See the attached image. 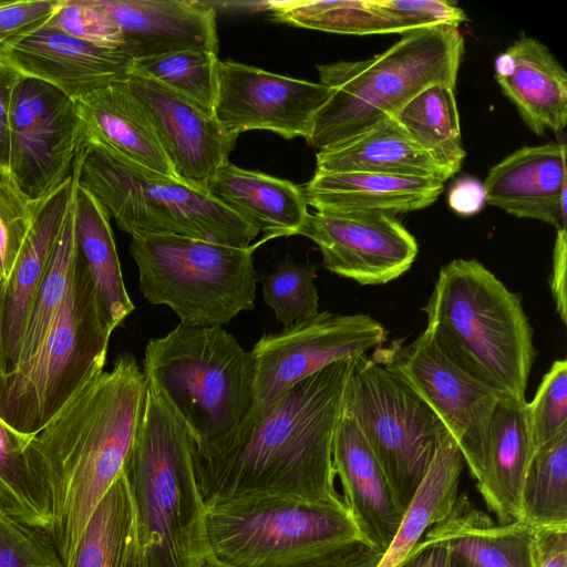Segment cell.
<instances>
[{
    "label": "cell",
    "instance_id": "obj_47",
    "mask_svg": "<svg viewBox=\"0 0 567 567\" xmlns=\"http://www.w3.org/2000/svg\"><path fill=\"white\" fill-rule=\"evenodd\" d=\"M382 551L365 542H355L323 559L296 567H375ZM202 567H235L210 557Z\"/></svg>",
    "mask_w": 567,
    "mask_h": 567
},
{
    "label": "cell",
    "instance_id": "obj_25",
    "mask_svg": "<svg viewBox=\"0 0 567 567\" xmlns=\"http://www.w3.org/2000/svg\"><path fill=\"white\" fill-rule=\"evenodd\" d=\"M86 140L152 174L179 181L152 118L126 80L75 100Z\"/></svg>",
    "mask_w": 567,
    "mask_h": 567
},
{
    "label": "cell",
    "instance_id": "obj_17",
    "mask_svg": "<svg viewBox=\"0 0 567 567\" xmlns=\"http://www.w3.org/2000/svg\"><path fill=\"white\" fill-rule=\"evenodd\" d=\"M126 82L147 110L176 177L207 194V183L228 162L237 136L214 115L148 78L130 73Z\"/></svg>",
    "mask_w": 567,
    "mask_h": 567
},
{
    "label": "cell",
    "instance_id": "obj_12",
    "mask_svg": "<svg viewBox=\"0 0 567 567\" xmlns=\"http://www.w3.org/2000/svg\"><path fill=\"white\" fill-rule=\"evenodd\" d=\"M75 101L53 85L21 76L9 109L8 169L20 189L37 202L73 175L85 144Z\"/></svg>",
    "mask_w": 567,
    "mask_h": 567
},
{
    "label": "cell",
    "instance_id": "obj_52",
    "mask_svg": "<svg viewBox=\"0 0 567 567\" xmlns=\"http://www.w3.org/2000/svg\"><path fill=\"white\" fill-rule=\"evenodd\" d=\"M121 567H150L135 533Z\"/></svg>",
    "mask_w": 567,
    "mask_h": 567
},
{
    "label": "cell",
    "instance_id": "obj_23",
    "mask_svg": "<svg viewBox=\"0 0 567 567\" xmlns=\"http://www.w3.org/2000/svg\"><path fill=\"white\" fill-rule=\"evenodd\" d=\"M332 460L342 486V501L367 544L384 551L404 513L354 420L343 411L337 427Z\"/></svg>",
    "mask_w": 567,
    "mask_h": 567
},
{
    "label": "cell",
    "instance_id": "obj_37",
    "mask_svg": "<svg viewBox=\"0 0 567 567\" xmlns=\"http://www.w3.org/2000/svg\"><path fill=\"white\" fill-rule=\"evenodd\" d=\"M74 195L75 187L59 237L55 241L43 278L35 293L34 301L25 323L16 367L28 361L39 349L52 324L60 305L65 297L72 266L76 256V243L74 235Z\"/></svg>",
    "mask_w": 567,
    "mask_h": 567
},
{
    "label": "cell",
    "instance_id": "obj_51",
    "mask_svg": "<svg viewBox=\"0 0 567 567\" xmlns=\"http://www.w3.org/2000/svg\"><path fill=\"white\" fill-rule=\"evenodd\" d=\"M400 567H470L444 544L415 546Z\"/></svg>",
    "mask_w": 567,
    "mask_h": 567
},
{
    "label": "cell",
    "instance_id": "obj_16",
    "mask_svg": "<svg viewBox=\"0 0 567 567\" xmlns=\"http://www.w3.org/2000/svg\"><path fill=\"white\" fill-rule=\"evenodd\" d=\"M297 235L317 244L329 271L364 286L399 278L419 252L396 215L383 212L309 213Z\"/></svg>",
    "mask_w": 567,
    "mask_h": 567
},
{
    "label": "cell",
    "instance_id": "obj_9",
    "mask_svg": "<svg viewBox=\"0 0 567 567\" xmlns=\"http://www.w3.org/2000/svg\"><path fill=\"white\" fill-rule=\"evenodd\" d=\"M258 241L235 247L177 235H134L130 245L140 288L153 305L169 307L179 323L223 326L254 309Z\"/></svg>",
    "mask_w": 567,
    "mask_h": 567
},
{
    "label": "cell",
    "instance_id": "obj_41",
    "mask_svg": "<svg viewBox=\"0 0 567 567\" xmlns=\"http://www.w3.org/2000/svg\"><path fill=\"white\" fill-rule=\"evenodd\" d=\"M527 422L535 452L567 431V360H556L527 402Z\"/></svg>",
    "mask_w": 567,
    "mask_h": 567
},
{
    "label": "cell",
    "instance_id": "obj_30",
    "mask_svg": "<svg viewBox=\"0 0 567 567\" xmlns=\"http://www.w3.org/2000/svg\"><path fill=\"white\" fill-rule=\"evenodd\" d=\"M74 235L78 254L91 275L102 318L107 328L114 331L132 313L134 303L123 280L110 218L91 193L78 182Z\"/></svg>",
    "mask_w": 567,
    "mask_h": 567
},
{
    "label": "cell",
    "instance_id": "obj_31",
    "mask_svg": "<svg viewBox=\"0 0 567 567\" xmlns=\"http://www.w3.org/2000/svg\"><path fill=\"white\" fill-rule=\"evenodd\" d=\"M464 465L462 454L449 434L439 445L399 529L375 567H400L426 529L450 513L458 495Z\"/></svg>",
    "mask_w": 567,
    "mask_h": 567
},
{
    "label": "cell",
    "instance_id": "obj_46",
    "mask_svg": "<svg viewBox=\"0 0 567 567\" xmlns=\"http://www.w3.org/2000/svg\"><path fill=\"white\" fill-rule=\"evenodd\" d=\"M532 567H567V526H534Z\"/></svg>",
    "mask_w": 567,
    "mask_h": 567
},
{
    "label": "cell",
    "instance_id": "obj_38",
    "mask_svg": "<svg viewBox=\"0 0 567 567\" xmlns=\"http://www.w3.org/2000/svg\"><path fill=\"white\" fill-rule=\"evenodd\" d=\"M219 62L214 52L176 51L135 59L130 73L148 78L214 115Z\"/></svg>",
    "mask_w": 567,
    "mask_h": 567
},
{
    "label": "cell",
    "instance_id": "obj_50",
    "mask_svg": "<svg viewBox=\"0 0 567 567\" xmlns=\"http://www.w3.org/2000/svg\"><path fill=\"white\" fill-rule=\"evenodd\" d=\"M566 270H567V231L566 228L557 229L556 240L553 250V272L550 290L556 303V311L563 323L567 322V293H566Z\"/></svg>",
    "mask_w": 567,
    "mask_h": 567
},
{
    "label": "cell",
    "instance_id": "obj_45",
    "mask_svg": "<svg viewBox=\"0 0 567 567\" xmlns=\"http://www.w3.org/2000/svg\"><path fill=\"white\" fill-rule=\"evenodd\" d=\"M61 0L0 1V51L43 27Z\"/></svg>",
    "mask_w": 567,
    "mask_h": 567
},
{
    "label": "cell",
    "instance_id": "obj_35",
    "mask_svg": "<svg viewBox=\"0 0 567 567\" xmlns=\"http://www.w3.org/2000/svg\"><path fill=\"white\" fill-rule=\"evenodd\" d=\"M30 439L0 421V506L17 520L49 533L50 493L27 457L25 445Z\"/></svg>",
    "mask_w": 567,
    "mask_h": 567
},
{
    "label": "cell",
    "instance_id": "obj_3",
    "mask_svg": "<svg viewBox=\"0 0 567 567\" xmlns=\"http://www.w3.org/2000/svg\"><path fill=\"white\" fill-rule=\"evenodd\" d=\"M194 444L187 425L146 380L141 422L123 472L150 567H202L212 557Z\"/></svg>",
    "mask_w": 567,
    "mask_h": 567
},
{
    "label": "cell",
    "instance_id": "obj_15",
    "mask_svg": "<svg viewBox=\"0 0 567 567\" xmlns=\"http://www.w3.org/2000/svg\"><path fill=\"white\" fill-rule=\"evenodd\" d=\"M326 85L280 75L233 60L219 62L214 116L229 134L266 130L287 140L310 136L330 96Z\"/></svg>",
    "mask_w": 567,
    "mask_h": 567
},
{
    "label": "cell",
    "instance_id": "obj_32",
    "mask_svg": "<svg viewBox=\"0 0 567 567\" xmlns=\"http://www.w3.org/2000/svg\"><path fill=\"white\" fill-rule=\"evenodd\" d=\"M410 137L453 177L465 158L455 87L434 84L410 100L395 115Z\"/></svg>",
    "mask_w": 567,
    "mask_h": 567
},
{
    "label": "cell",
    "instance_id": "obj_7",
    "mask_svg": "<svg viewBox=\"0 0 567 567\" xmlns=\"http://www.w3.org/2000/svg\"><path fill=\"white\" fill-rule=\"evenodd\" d=\"M142 370L195 442L227 432L255 404L251 353L221 326L179 323L164 337L151 339Z\"/></svg>",
    "mask_w": 567,
    "mask_h": 567
},
{
    "label": "cell",
    "instance_id": "obj_8",
    "mask_svg": "<svg viewBox=\"0 0 567 567\" xmlns=\"http://www.w3.org/2000/svg\"><path fill=\"white\" fill-rule=\"evenodd\" d=\"M73 171L78 185L131 236L177 235L248 247L259 234L208 194L146 172L96 142L85 141Z\"/></svg>",
    "mask_w": 567,
    "mask_h": 567
},
{
    "label": "cell",
    "instance_id": "obj_27",
    "mask_svg": "<svg viewBox=\"0 0 567 567\" xmlns=\"http://www.w3.org/2000/svg\"><path fill=\"white\" fill-rule=\"evenodd\" d=\"M207 194L264 234L260 245L297 235L309 212L300 187L290 181L240 168L229 161L210 178Z\"/></svg>",
    "mask_w": 567,
    "mask_h": 567
},
{
    "label": "cell",
    "instance_id": "obj_24",
    "mask_svg": "<svg viewBox=\"0 0 567 567\" xmlns=\"http://www.w3.org/2000/svg\"><path fill=\"white\" fill-rule=\"evenodd\" d=\"M495 80L538 136L567 124V73L539 40L520 34L494 62Z\"/></svg>",
    "mask_w": 567,
    "mask_h": 567
},
{
    "label": "cell",
    "instance_id": "obj_22",
    "mask_svg": "<svg viewBox=\"0 0 567 567\" xmlns=\"http://www.w3.org/2000/svg\"><path fill=\"white\" fill-rule=\"evenodd\" d=\"M526 399L498 398L481 458L471 475L498 524L523 519L522 492L534 455Z\"/></svg>",
    "mask_w": 567,
    "mask_h": 567
},
{
    "label": "cell",
    "instance_id": "obj_48",
    "mask_svg": "<svg viewBox=\"0 0 567 567\" xmlns=\"http://www.w3.org/2000/svg\"><path fill=\"white\" fill-rule=\"evenodd\" d=\"M447 203L460 216L468 217L480 213L486 204L483 183L471 176L456 179L449 190Z\"/></svg>",
    "mask_w": 567,
    "mask_h": 567
},
{
    "label": "cell",
    "instance_id": "obj_33",
    "mask_svg": "<svg viewBox=\"0 0 567 567\" xmlns=\"http://www.w3.org/2000/svg\"><path fill=\"white\" fill-rule=\"evenodd\" d=\"M135 533L133 499L122 472L94 509L68 567H121Z\"/></svg>",
    "mask_w": 567,
    "mask_h": 567
},
{
    "label": "cell",
    "instance_id": "obj_20",
    "mask_svg": "<svg viewBox=\"0 0 567 567\" xmlns=\"http://www.w3.org/2000/svg\"><path fill=\"white\" fill-rule=\"evenodd\" d=\"M133 60L168 52H218L217 11L205 1L101 0Z\"/></svg>",
    "mask_w": 567,
    "mask_h": 567
},
{
    "label": "cell",
    "instance_id": "obj_49",
    "mask_svg": "<svg viewBox=\"0 0 567 567\" xmlns=\"http://www.w3.org/2000/svg\"><path fill=\"white\" fill-rule=\"evenodd\" d=\"M21 76L0 51V167L8 168L10 101Z\"/></svg>",
    "mask_w": 567,
    "mask_h": 567
},
{
    "label": "cell",
    "instance_id": "obj_11",
    "mask_svg": "<svg viewBox=\"0 0 567 567\" xmlns=\"http://www.w3.org/2000/svg\"><path fill=\"white\" fill-rule=\"evenodd\" d=\"M343 411L354 420L405 514L450 434L445 425L411 388L367 353L351 358Z\"/></svg>",
    "mask_w": 567,
    "mask_h": 567
},
{
    "label": "cell",
    "instance_id": "obj_40",
    "mask_svg": "<svg viewBox=\"0 0 567 567\" xmlns=\"http://www.w3.org/2000/svg\"><path fill=\"white\" fill-rule=\"evenodd\" d=\"M35 206L9 169L0 167V296L32 228Z\"/></svg>",
    "mask_w": 567,
    "mask_h": 567
},
{
    "label": "cell",
    "instance_id": "obj_4",
    "mask_svg": "<svg viewBox=\"0 0 567 567\" xmlns=\"http://www.w3.org/2000/svg\"><path fill=\"white\" fill-rule=\"evenodd\" d=\"M440 351L499 395L526 399L536 357L518 295L476 259L444 265L423 308Z\"/></svg>",
    "mask_w": 567,
    "mask_h": 567
},
{
    "label": "cell",
    "instance_id": "obj_10",
    "mask_svg": "<svg viewBox=\"0 0 567 567\" xmlns=\"http://www.w3.org/2000/svg\"><path fill=\"white\" fill-rule=\"evenodd\" d=\"M212 557L235 567H296L364 542L343 506L288 498L209 501Z\"/></svg>",
    "mask_w": 567,
    "mask_h": 567
},
{
    "label": "cell",
    "instance_id": "obj_44",
    "mask_svg": "<svg viewBox=\"0 0 567 567\" xmlns=\"http://www.w3.org/2000/svg\"><path fill=\"white\" fill-rule=\"evenodd\" d=\"M401 34L432 27L458 28L467 20L464 11L449 0H380Z\"/></svg>",
    "mask_w": 567,
    "mask_h": 567
},
{
    "label": "cell",
    "instance_id": "obj_26",
    "mask_svg": "<svg viewBox=\"0 0 567 567\" xmlns=\"http://www.w3.org/2000/svg\"><path fill=\"white\" fill-rule=\"evenodd\" d=\"M533 532L526 519L494 522L462 493L450 513L429 527L415 546L444 544L470 567H532Z\"/></svg>",
    "mask_w": 567,
    "mask_h": 567
},
{
    "label": "cell",
    "instance_id": "obj_36",
    "mask_svg": "<svg viewBox=\"0 0 567 567\" xmlns=\"http://www.w3.org/2000/svg\"><path fill=\"white\" fill-rule=\"evenodd\" d=\"M522 512L533 526H567V431L533 455L523 485Z\"/></svg>",
    "mask_w": 567,
    "mask_h": 567
},
{
    "label": "cell",
    "instance_id": "obj_29",
    "mask_svg": "<svg viewBox=\"0 0 567 567\" xmlns=\"http://www.w3.org/2000/svg\"><path fill=\"white\" fill-rule=\"evenodd\" d=\"M349 172L433 178L444 183L451 178L394 117L316 154L315 174Z\"/></svg>",
    "mask_w": 567,
    "mask_h": 567
},
{
    "label": "cell",
    "instance_id": "obj_5",
    "mask_svg": "<svg viewBox=\"0 0 567 567\" xmlns=\"http://www.w3.org/2000/svg\"><path fill=\"white\" fill-rule=\"evenodd\" d=\"M463 53L458 28L441 25L402 33L367 60L317 65L320 83L331 93L315 117L308 144L331 148L394 117L431 85L455 87Z\"/></svg>",
    "mask_w": 567,
    "mask_h": 567
},
{
    "label": "cell",
    "instance_id": "obj_1",
    "mask_svg": "<svg viewBox=\"0 0 567 567\" xmlns=\"http://www.w3.org/2000/svg\"><path fill=\"white\" fill-rule=\"evenodd\" d=\"M351 358L299 381L270 403L254 404L221 435L195 442L204 501L278 497L343 506L332 446Z\"/></svg>",
    "mask_w": 567,
    "mask_h": 567
},
{
    "label": "cell",
    "instance_id": "obj_39",
    "mask_svg": "<svg viewBox=\"0 0 567 567\" xmlns=\"http://www.w3.org/2000/svg\"><path fill=\"white\" fill-rule=\"evenodd\" d=\"M315 278L313 265L298 264L289 256L279 260L271 272L259 276L264 301L284 328L318 313Z\"/></svg>",
    "mask_w": 567,
    "mask_h": 567
},
{
    "label": "cell",
    "instance_id": "obj_18",
    "mask_svg": "<svg viewBox=\"0 0 567 567\" xmlns=\"http://www.w3.org/2000/svg\"><path fill=\"white\" fill-rule=\"evenodd\" d=\"M2 54L23 76L47 82L78 100L126 80L133 59L43 25L6 47Z\"/></svg>",
    "mask_w": 567,
    "mask_h": 567
},
{
    "label": "cell",
    "instance_id": "obj_34",
    "mask_svg": "<svg viewBox=\"0 0 567 567\" xmlns=\"http://www.w3.org/2000/svg\"><path fill=\"white\" fill-rule=\"evenodd\" d=\"M275 21L348 35L399 33L401 30L380 0L268 1Z\"/></svg>",
    "mask_w": 567,
    "mask_h": 567
},
{
    "label": "cell",
    "instance_id": "obj_2",
    "mask_svg": "<svg viewBox=\"0 0 567 567\" xmlns=\"http://www.w3.org/2000/svg\"><path fill=\"white\" fill-rule=\"evenodd\" d=\"M146 380L135 357L87 382L25 445L51 499L49 535L65 567L101 499L123 472L144 406Z\"/></svg>",
    "mask_w": 567,
    "mask_h": 567
},
{
    "label": "cell",
    "instance_id": "obj_28",
    "mask_svg": "<svg viewBox=\"0 0 567 567\" xmlns=\"http://www.w3.org/2000/svg\"><path fill=\"white\" fill-rule=\"evenodd\" d=\"M443 188L444 182L433 178L349 172L315 174L303 192L308 205L320 213L398 215L432 205Z\"/></svg>",
    "mask_w": 567,
    "mask_h": 567
},
{
    "label": "cell",
    "instance_id": "obj_43",
    "mask_svg": "<svg viewBox=\"0 0 567 567\" xmlns=\"http://www.w3.org/2000/svg\"><path fill=\"white\" fill-rule=\"evenodd\" d=\"M45 25L97 47H122L121 30L101 0H61Z\"/></svg>",
    "mask_w": 567,
    "mask_h": 567
},
{
    "label": "cell",
    "instance_id": "obj_42",
    "mask_svg": "<svg viewBox=\"0 0 567 567\" xmlns=\"http://www.w3.org/2000/svg\"><path fill=\"white\" fill-rule=\"evenodd\" d=\"M0 567H65L50 535L0 506Z\"/></svg>",
    "mask_w": 567,
    "mask_h": 567
},
{
    "label": "cell",
    "instance_id": "obj_19",
    "mask_svg": "<svg viewBox=\"0 0 567 567\" xmlns=\"http://www.w3.org/2000/svg\"><path fill=\"white\" fill-rule=\"evenodd\" d=\"M483 188L491 206L566 228V144L549 142L514 151L489 168Z\"/></svg>",
    "mask_w": 567,
    "mask_h": 567
},
{
    "label": "cell",
    "instance_id": "obj_6",
    "mask_svg": "<svg viewBox=\"0 0 567 567\" xmlns=\"http://www.w3.org/2000/svg\"><path fill=\"white\" fill-rule=\"evenodd\" d=\"M112 332L76 250L65 297L43 342L28 361L0 375V421L23 437L39 433L104 371Z\"/></svg>",
    "mask_w": 567,
    "mask_h": 567
},
{
    "label": "cell",
    "instance_id": "obj_21",
    "mask_svg": "<svg viewBox=\"0 0 567 567\" xmlns=\"http://www.w3.org/2000/svg\"><path fill=\"white\" fill-rule=\"evenodd\" d=\"M76 176L37 200L32 228L0 296V375L18 362L25 323L68 213Z\"/></svg>",
    "mask_w": 567,
    "mask_h": 567
},
{
    "label": "cell",
    "instance_id": "obj_13",
    "mask_svg": "<svg viewBox=\"0 0 567 567\" xmlns=\"http://www.w3.org/2000/svg\"><path fill=\"white\" fill-rule=\"evenodd\" d=\"M371 358L431 408L455 441L464 464L473 472L502 395L451 362L426 330L409 344L393 340L389 346H380Z\"/></svg>",
    "mask_w": 567,
    "mask_h": 567
},
{
    "label": "cell",
    "instance_id": "obj_14",
    "mask_svg": "<svg viewBox=\"0 0 567 567\" xmlns=\"http://www.w3.org/2000/svg\"><path fill=\"white\" fill-rule=\"evenodd\" d=\"M385 340V329L372 317L329 311L265 333L250 351L255 404L270 403L299 381Z\"/></svg>",
    "mask_w": 567,
    "mask_h": 567
}]
</instances>
